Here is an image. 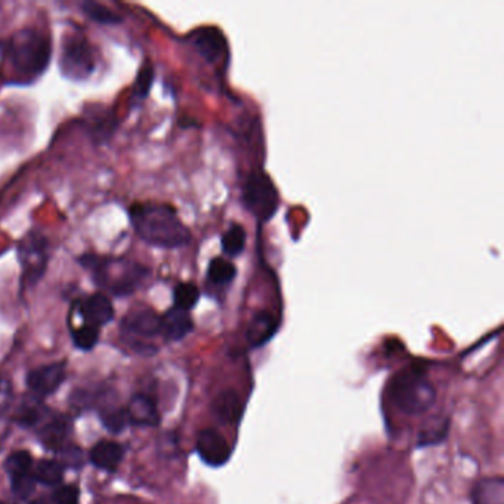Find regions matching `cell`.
<instances>
[{
  "instance_id": "1",
  "label": "cell",
  "mask_w": 504,
  "mask_h": 504,
  "mask_svg": "<svg viewBox=\"0 0 504 504\" xmlns=\"http://www.w3.org/2000/svg\"><path fill=\"white\" fill-rule=\"evenodd\" d=\"M135 232L147 244L160 249H178L191 241V231L174 207L166 203H138L129 209Z\"/></svg>"
},
{
  "instance_id": "2",
  "label": "cell",
  "mask_w": 504,
  "mask_h": 504,
  "mask_svg": "<svg viewBox=\"0 0 504 504\" xmlns=\"http://www.w3.org/2000/svg\"><path fill=\"white\" fill-rule=\"evenodd\" d=\"M79 264L89 271L97 286L114 296H129L145 284L151 271L136 260L88 253L79 258Z\"/></svg>"
},
{
  "instance_id": "3",
  "label": "cell",
  "mask_w": 504,
  "mask_h": 504,
  "mask_svg": "<svg viewBox=\"0 0 504 504\" xmlns=\"http://www.w3.org/2000/svg\"><path fill=\"white\" fill-rule=\"evenodd\" d=\"M5 54L12 81L32 83L50 66L52 55L50 39L39 30L24 28L11 37L6 43Z\"/></svg>"
},
{
  "instance_id": "4",
  "label": "cell",
  "mask_w": 504,
  "mask_h": 504,
  "mask_svg": "<svg viewBox=\"0 0 504 504\" xmlns=\"http://www.w3.org/2000/svg\"><path fill=\"white\" fill-rule=\"evenodd\" d=\"M389 397L402 413L420 415L437 402V389L422 368L407 367L391 382Z\"/></svg>"
},
{
  "instance_id": "5",
  "label": "cell",
  "mask_w": 504,
  "mask_h": 504,
  "mask_svg": "<svg viewBox=\"0 0 504 504\" xmlns=\"http://www.w3.org/2000/svg\"><path fill=\"white\" fill-rule=\"evenodd\" d=\"M59 68L64 77L70 81H88L97 68L94 46L81 33H67L64 36Z\"/></svg>"
},
{
  "instance_id": "6",
  "label": "cell",
  "mask_w": 504,
  "mask_h": 504,
  "mask_svg": "<svg viewBox=\"0 0 504 504\" xmlns=\"http://www.w3.org/2000/svg\"><path fill=\"white\" fill-rule=\"evenodd\" d=\"M243 203L256 219L268 221L273 218L280 205V196L269 174L255 170L247 176L243 187Z\"/></svg>"
},
{
  "instance_id": "7",
  "label": "cell",
  "mask_w": 504,
  "mask_h": 504,
  "mask_svg": "<svg viewBox=\"0 0 504 504\" xmlns=\"http://www.w3.org/2000/svg\"><path fill=\"white\" fill-rule=\"evenodd\" d=\"M19 260L21 265V284L35 286L45 275L50 262V241L37 231L28 232L19 244Z\"/></svg>"
},
{
  "instance_id": "8",
  "label": "cell",
  "mask_w": 504,
  "mask_h": 504,
  "mask_svg": "<svg viewBox=\"0 0 504 504\" xmlns=\"http://www.w3.org/2000/svg\"><path fill=\"white\" fill-rule=\"evenodd\" d=\"M196 448L200 459L212 468H221L231 457V446L214 429H205L198 433Z\"/></svg>"
},
{
  "instance_id": "9",
  "label": "cell",
  "mask_w": 504,
  "mask_h": 504,
  "mask_svg": "<svg viewBox=\"0 0 504 504\" xmlns=\"http://www.w3.org/2000/svg\"><path fill=\"white\" fill-rule=\"evenodd\" d=\"M188 41L209 63H216L227 52V39L223 36V33L213 26L197 28L188 36Z\"/></svg>"
},
{
  "instance_id": "10",
  "label": "cell",
  "mask_w": 504,
  "mask_h": 504,
  "mask_svg": "<svg viewBox=\"0 0 504 504\" xmlns=\"http://www.w3.org/2000/svg\"><path fill=\"white\" fill-rule=\"evenodd\" d=\"M77 309L85 324L97 327V329H101L108 322H112L114 318L112 300L104 293H95V295L81 299L77 305Z\"/></svg>"
},
{
  "instance_id": "11",
  "label": "cell",
  "mask_w": 504,
  "mask_h": 504,
  "mask_svg": "<svg viewBox=\"0 0 504 504\" xmlns=\"http://www.w3.org/2000/svg\"><path fill=\"white\" fill-rule=\"evenodd\" d=\"M66 380V366L63 362H54L33 370L27 376L28 388L39 397H48L54 393Z\"/></svg>"
},
{
  "instance_id": "12",
  "label": "cell",
  "mask_w": 504,
  "mask_h": 504,
  "mask_svg": "<svg viewBox=\"0 0 504 504\" xmlns=\"http://www.w3.org/2000/svg\"><path fill=\"white\" fill-rule=\"evenodd\" d=\"M160 315H157L150 308L134 309L121 322L123 333L138 336V337H152V336L160 335Z\"/></svg>"
},
{
  "instance_id": "13",
  "label": "cell",
  "mask_w": 504,
  "mask_h": 504,
  "mask_svg": "<svg viewBox=\"0 0 504 504\" xmlns=\"http://www.w3.org/2000/svg\"><path fill=\"white\" fill-rule=\"evenodd\" d=\"M194 329L191 315L183 309L170 308L167 313L161 317L160 335L165 336L170 342H178L187 337Z\"/></svg>"
},
{
  "instance_id": "14",
  "label": "cell",
  "mask_w": 504,
  "mask_h": 504,
  "mask_svg": "<svg viewBox=\"0 0 504 504\" xmlns=\"http://www.w3.org/2000/svg\"><path fill=\"white\" fill-rule=\"evenodd\" d=\"M277 329L278 322L273 314L260 311L252 318L247 327V340L252 345V348H260L273 339V336L277 333Z\"/></svg>"
},
{
  "instance_id": "15",
  "label": "cell",
  "mask_w": 504,
  "mask_h": 504,
  "mask_svg": "<svg viewBox=\"0 0 504 504\" xmlns=\"http://www.w3.org/2000/svg\"><path fill=\"white\" fill-rule=\"evenodd\" d=\"M214 417L223 424L236 423L243 415V404L236 391L227 389L214 398L212 404Z\"/></svg>"
},
{
  "instance_id": "16",
  "label": "cell",
  "mask_w": 504,
  "mask_h": 504,
  "mask_svg": "<svg viewBox=\"0 0 504 504\" xmlns=\"http://www.w3.org/2000/svg\"><path fill=\"white\" fill-rule=\"evenodd\" d=\"M123 446H119L117 442L101 441L90 450L89 457L95 468L114 472L123 460Z\"/></svg>"
},
{
  "instance_id": "17",
  "label": "cell",
  "mask_w": 504,
  "mask_h": 504,
  "mask_svg": "<svg viewBox=\"0 0 504 504\" xmlns=\"http://www.w3.org/2000/svg\"><path fill=\"white\" fill-rule=\"evenodd\" d=\"M128 419L136 426H157L159 424V411L154 402L148 397L136 395L132 398L129 408H128Z\"/></svg>"
},
{
  "instance_id": "18",
  "label": "cell",
  "mask_w": 504,
  "mask_h": 504,
  "mask_svg": "<svg viewBox=\"0 0 504 504\" xmlns=\"http://www.w3.org/2000/svg\"><path fill=\"white\" fill-rule=\"evenodd\" d=\"M473 504H504V481L501 477H486L472 490Z\"/></svg>"
},
{
  "instance_id": "19",
  "label": "cell",
  "mask_w": 504,
  "mask_h": 504,
  "mask_svg": "<svg viewBox=\"0 0 504 504\" xmlns=\"http://www.w3.org/2000/svg\"><path fill=\"white\" fill-rule=\"evenodd\" d=\"M33 475H35V479L43 485L55 486L63 482L64 469L55 460H41Z\"/></svg>"
},
{
  "instance_id": "20",
  "label": "cell",
  "mask_w": 504,
  "mask_h": 504,
  "mask_svg": "<svg viewBox=\"0 0 504 504\" xmlns=\"http://www.w3.org/2000/svg\"><path fill=\"white\" fill-rule=\"evenodd\" d=\"M68 430H70V426H68L66 420H54V422H50V423L45 424V426L42 428V442H43L48 448L57 450V448L63 446V442L67 439Z\"/></svg>"
},
{
  "instance_id": "21",
  "label": "cell",
  "mask_w": 504,
  "mask_h": 504,
  "mask_svg": "<svg viewBox=\"0 0 504 504\" xmlns=\"http://www.w3.org/2000/svg\"><path fill=\"white\" fill-rule=\"evenodd\" d=\"M236 265L229 262V260H223V258H214L209 264L207 268V278L210 283L213 284H228L236 278Z\"/></svg>"
},
{
  "instance_id": "22",
  "label": "cell",
  "mask_w": 504,
  "mask_h": 504,
  "mask_svg": "<svg viewBox=\"0 0 504 504\" xmlns=\"http://www.w3.org/2000/svg\"><path fill=\"white\" fill-rule=\"evenodd\" d=\"M83 14L88 15L95 23L104 24V26H116L121 23V17L114 11L110 10L105 5L95 4V2H85L81 5Z\"/></svg>"
},
{
  "instance_id": "23",
  "label": "cell",
  "mask_w": 504,
  "mask_h": 504,
  "mask_svg": "<svg viewBox=\"0 0 504 504\" xmlns=\"http://www.w3.org/2000/svg\"><path fill=\"white\" fill-rule=\"evenodd\" d=\"M245 247L244 228L234 223L222 236V249L227 255L238 256Z\"/></svg>"
},
{
  "instance_id": "24",
  "label": "cell",
  "mask_w": 504,
  "mask_h": 504,
  "mask_svg": "<svg viewBox=\"0 0 504 504\" xmlns=\"http://www.w3.org/2000/svg\"><path fill=\"white\" fill-rule=\"evenodd\" d=\"M200 299V291L196 284L192 283H181L174 287V306L183 311H191L196 306L197 302Z\"/></svg>"
},
{
  "instance_id": "25",
  "label": "cell",
  "mask_w": 504,
  "mask_h": 504,
  "mask_svg": "<svg viewBox=\"0 0 504 504\" xmlns=\"http://www.w3.org/2000/svg\"><path fill=\"white\" fill-rule=\"evenodd\" d=\"M6 472L12 477H26L33 475V459L27 451H15L8 457L5 463Z\"/></svg>"
},
{
  "instance_id": "26",
  "label": "cell",
  "mask_w": 504,
  "mask_h": 504,
  "mask_svg": "<svg viewBox=\"0 0 504 504\" xmlns=\"http://www.w3.org/2000/svg\"><path fill=\"white\" fill-rule=\"evenodd\" d=\"M152 81H154V68H152L151 64L145 63L135 79L132 99L143 101V99L147 98L150 90H151Z\"/></svg>"
},
{
  "instance_id": "27",
  "label": "cell",
  "mask_w": 504,
  "mask_h": 504,
  "mask_svg": "<svg viewBox=\"0 0 504 504\" xmlns=\"http://www.w3.org/2000/svg\"><path fill=\"white\" fill-rule=\"evenodd\" d=\"M72 335L73 342H74L77 348L83 349V351H90L95 345L98 344L99 329L83 324L79 329H74Z\"/></svg>"
},
{
  "instance_id": "28",
  "label": "cell",
  "mask_w": 504,
  "mask_h": 504,
  "mask_svg": "<svg viewBox=\"0 0 504 504\" xmlns=\"http://www.w3.org/2000/svg\"><path fill=\"white\" fill-rule=\"evenodd\" d=\"M448 432V420H442L441 423L424 429L423 432H420L419 446H437L438 442H441L446 437Z\"/></svg>"
},
{
  "instance_id": "29",
  "label": "cell",
  "mask_w": 504,
  "mask_h": 504,
  "mask_svg": "<svg viewBox=\"0 0 504 504\" xmlns=\"http://www.w3.org/2000/svg\"><path fill=\"white\" fill-rule=\"evenodd\" d=\"M55 504H79L81 503V492L76 485L61 486L55 491Z\"/></svg>"
},
{
  "instance_id": "30",
  "label": "cell",
  "mask_w": 504,
  "mask_h": 504,
  "mask_svg": "<svg viewBox=\"0 0 504 504\" xmlns=\"http://www.w3.org/2000/svg\"><path fill=\"white\" fill-rule=\"evenodd\" d=\"M103 422L112 432H120L126 428V424L129 422L128 413L123 410L110 411L107 415H103Z\"/></svg>"
},
{
  "instance_id": "31",
  "label": "cell",
  "mask_w": 504,
  "mask_h": 504,
  "mask_svg": "<svg viewBox=\"0 0 504 504\" xmlns=\"http://www.w3.org/2000/svg\"><path fill=\"white\" fill-rule=\"evenodd\" d=\"M30 504H48V503H46L45 499H39V500H35V501H32V503Z\"/></svg>"
}]
</instances>
